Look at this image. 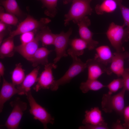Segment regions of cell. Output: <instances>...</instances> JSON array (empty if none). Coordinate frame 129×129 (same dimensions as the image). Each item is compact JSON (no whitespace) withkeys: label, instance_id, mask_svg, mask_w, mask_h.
Listing matches in <instances>:
<instances>
[{"label":"cell","instance_id":"7a4b0ae2","mask_svg":"<svg viewBox=\"0 0 129 129\" xmlns=\"http://www.w3.org/2000/svg\"><path fill=\"white\" fill-rule=\"evenodd\" d=\"M92 0H73L68 12L64 15V25H68L71 21L76 23L78 21L84 17L91 15L92 9L90 3Z\"/></svg>","mask_w":129,"mask_h":129},{"label":"cell","instance_id":"d4e9b609","mask_svg":"<svg viewBox=\"0 0 129 129\" xmlns=\"http://www.w3.org/2000/svg\"><path fill=\"white\" fill-rule=\"evenodd\" d=\"M25 71L21 63L16 64L15 68L11 73L13 84L15 86H19L22 83L25 77Z\"/></svg>","mask_w":129,"mask_h":129},{"label":"cell","instance_id":"d590c367","mask_svg":"<svg viewBox=\"0 0 129 129\" xmlns=\"http://www.w3.org/2000/svg\"><path fill=\"white\" fill-rule=\"evenodd\" d=\"M73 0H64L63 3L65 4H67L72 1Z\"/></svg>","mask_w":129,"mask_h":129},{"label":"cell","instance_id":"ffe728a7","mask_svg":"<svg viewBox=\"0 0 129 129\" xmlns=\"http://www.w3.org/2000/svg\"><path fill=\"white\" fill-rule=\"evenodd\" d=\"M0 45V59L11 57L14 56L15 52L14 38L9 37L3 41Z\"/></svg>","mask_w":129,"mask_h":129},{"label":"cell","instance_id":"4fadbf2b","mask_svg":"<svg viewBox=\"0 0 129 129\" xmlns=\"http://www.w3.org/2000/svg\"><path fill=\"white\" fill-rule=\"evenodd\" d=\"M39 40L37 36L32 41L25 44H21L16 46L15 50L25 59L30 61L39 48Z\"/></svg>","mask_w":129,"mask_h":129},{"label":"cell","instance_id":"44dd1931","mask_svg":"<svg viewBox=\"0 0 129 129\" xmlns=\"http://www.w3.org/2000/svg\"><path fill=\"white\" fill-rule=\"evenodd\" d=\"M118 5L117 0H104L101 4L96 5L95 10L97 14L101 15L113 12L116 9Z\"/></svg>","mask_w":129,"mask_h":129},{"label":"cell","instance_id":"836d02e7","mask_svg":"<svg viewBox=\"0 0 129 129\" xmlns=\"http://www.w3.org/2000/svg\"><path fill=\"white\" fill-rule=\"evenodd\" d=\"M6 24L0 21V33H5L4 32L6 30Z\"/></svg>","mask_w":129,"mask_h":129},{"label":"cell","instance_id":"e575fe53","mask_svg":"<svg viewBox=\"0 0 129 129\" xmlns=\"http://www.w3.org/2000/svg\"><path fill=\"white\" fill-rule=\"evenodd\" d=\"M5 71V66L1 61L0 62V76L3 77Z\"/></svg>","mask_w":129,"mask_h":129},{"label":"cell","instance_id":"8fae6325","mask_svg":"<svg viewBox=\"0 0 129 129\" xmlns=\"http://www.w3.org/2000/svg\"><path fill=\"white\" fill-rule=\"evenodd\" d=\"M113 54L111 65L106 68V73L108 75L113 73L119 77L121 76L124 71V61L129 57V53L127 52L124 51L116 52Z\"/></svg>","mask_w":129,"mask_h":129},{"label":"cell","instance_id":"f546056e","mask_svg":"<svg viewBox=\"0 0 129 129\" xmlns=\"http://www.w3.org/2000/svg\"><path fill=\"white\" fill-rule=\"evenodd\" d=\"M121 76L124 82L123 88L129 91V68H125Z\"/></svg>","mask_w":129,"mask_h":129},{"label":"cell","instance_id":"7402d4cb","mask_svg":"<svg viewBox=\"0 0 129 129\" xmlns=\"http://www.w3.org/2000/svg\"><path fill=\"white\" fill-rule=\"evenodd\" d=\"M36 36L43 46L53 45L55 34L53 33L49 28L46 26L40 29Z\"/></svg>","mask_w":129,"mask_h":129},{"label":"cell","instance_id":"3957f363","mask_svg":"<svg viewBox=\"0 0 129 129\" xmlns=\"http://www.w3.org/2000/svg\"><path fill=\"white\" fill-rule=\"evenodd\" d=\"M126 90L123 88L117 94L112 95L108 93L103 94L101 102L102 109L106 113L114 111L123 115L125 108L124 95Z\"/></svg>","mask_w":129,"mask_h":129},{"label":"cell","instance_id":"ac0fdd59","mask_svg":"<svg viewBox=\"0 0 129 129\" xmlns=\"http://www.w3.org/2000/svg\"><path fill=\"white\" fill-rule=\"evenodd\" d=\"M52 51L44 47L39 48L29 61L34 67L40 64L45 65L48 63V56Z\"/></svg>","mask_w":129,"mask_h":129},{"label":"cell","instance_id":"5b68a950","mask_svg":"<svg viewBox=\"0 0 129 129\" xmlns=\"http://www.w3.org/2000/svg\"><path fill=\"white\" fill-rule=\"evenodd\" d=\"M26 95L30 107L29 113L33 116V119L40 121L45 129H48L47 125L48 124H53L54 122V118L45 108L36 102L31 91Z\"/></svg>","mask_w":129,"mask_h":129},{"label":"cell","instance_id":"8992f818","mask_svg":"<svg viewBox=\"0 0 129 129\" xmlns=\"http://www.w3.org/2000/svg\"><path fill=\"white\" fill-rule=\"evenodd\" d=\"M12 110L3 126L8 129H18L24 112L27 109V104L19 97L10 103Z\"/></svg>","mask_w":129,"mask_h":129},{"label":"cell","instance_id":"9c48e42d","mask_svg":"<svg viewBox=\"0 0 129 129\" xmlns=\"http://www.w3.org/2000/svg\"><path fill=\"white\" fill-rule=\"evenodd\" d=\"M57 67V65L54 63H48L45 65L44 70L38 77L34 90L36 92L41 89L51 90L55 80L54 79L52 70Z\"/></svg>","mask_w":129,"mask_h":129},{"label":"cell","instance_id":"f1b7e54d","mask_svg":"<svg viewBox=\"0 0 129 129\" xmlns=\"http://www.w3.org/2000/svg\"><path fill=\"white\" fill-rule=\"evenodd\" d=\"M37 30L26 32L21 35L20 39L21 44H25L29 43L34 39L35 32Z\"/></svg>","mask_w":129,"mask_h":129},{"label":"cell","instance_id":"7c38bea8","mask_svg":"<svg viewBox=\"0 0 129 129\" xmlns=\"http://www.w3.org/2000/svg\"><path fill=\"white\" fill-rule=\"evenodd\" d=\"M40 68L39 66L36 67L25 76L22 83L17 87L18 94L26 95L31 91V87L37 82Z\"/></svg>","mask_w":129,"mask_h":129},{"label":"cell","instance_id":"83f0119b","mask_svg":"<svg viewBox=\"0 0 129 129\" xmlns=\"http://www.w3.org/2000/svg\"><path fill=\"white\" fill-rule=\"evenodd\" d=\"M123 86L124 82L122 78L118 77L113 80L106 86L109 90L108 93L111 95L117 92L120 89L123 88Z\"/></svg>","mask_w":129,"mask_h":129},{"label":"cell","instance_id":"484cf974","mask_svg":"<svg viewBox=\"0 0 129 129\" xmlns=\"http://www.w3.org/2000/svg\"><path fill=\"white\" fill-rule=\"evenodd\" d=\"M42 2L43 7L46 8L45 13L51 17H54L57 12V6L58 0H39Z\"/></svg>","mask_w":129,"mask_h":129},{"label":"cell","instance_id":"52a82bcc","mask_svg":"<svg viewBox=\"0 0 129 129\" xmlns=\"http://www.w3.org/2000/svg\"><path fill=\"white\" fill-rule=\"evenodd\" d=\"M51 21V20L48 18H42L38 20L29 15L19 23L15 30L10 32L9 37L14 38L26 32L40 29L46 26Z\"/></svg>","mask_w":129,"mask_h":129},{"label":"cell","instance_id":"603a6c76","mask_svg":"<svg viewBox=\"0 0 129 129\" xmlns=\"http://www.w3.org/2000/svg\"><path fill=\"white\" fill-rule=\"evenodd\" d=\"M0 4L7 13L19 17L23 15L16 0H0Z\"/></svg>","mask_w":129,"mask_h":129},{"label":"cell","instance_id":"4dcf8cb0","mask_svg":"<svg viewBox=\"0 0 129 129\" xmlns=\"http://www.w3.org/2000/svg\"><path fill=\"white\" fill-rule=\"evenodd\" d=\"M79 129H108L109 128L107 123L105 122L103 124L98 125L85 124L84 126H80Z\"/></svg>","mask_w":129,"mask_h":129},{"label":"cell","instance_id":"ba28073f","mask_svg":"<svg viewBox=\"0 0 129 129\" xmlns=\"http://www.w3.org/2000/svg\"><path fill=\"white\" fill-rule=\"evenodd\" d=\"M72 32V29L70 28L66 32L62 31L59 34H55L53 44L55 47L56 55L53 60L54 63H56L62 58L67 56L66 50Z\"/></svg>","mask_w":129,"mask_h":129},{"label":"cell","instance_id":"4316f807","mask_svg":"<svg viewBox=\"0 0 129 129\" xmlns=\"http://www.w3.org/2000/svg\"><path fill=\"white\" fill-rule=\"evenodd\" d=\"M0 21L8 25L16 26L18 22V20L15 15L1 11L0 12Z\"/></svg>","mask_w":129,"mask_h":129},{"label":"cell","instance_id":"8d00e7d4","mask_svg":"<svg viewBox=\"0 0 129 129\" xmlns=\"http://www.w3.org/2000/svg\"></svg>","mask_w":129,"mask_h":129},{"label":"cell","instance_id":"1f68e13d","mask_svg":"<svg viewBox=\"0 0 129 129\" xmlns=\"http://www.w3.org/2000/svg\"><path fill=\"white\" fill-rule=\"evenodd\" d=\"M123 115L124 116V122L123 125L126 129H129V105L125 107Z\"/></svg>","mask_w":129,"mask_h":129},{"label":"cell","instance_id":"cb8c5ba5","mask_svg":"<svg viewBox=\"0 0 129 129\" xmlns=\"http://www.w3.org/2000/svg\"><path fill=\"white\" fill-rule=\"evenodd\" d=\"M105 87L106 86L97 79H87L86 81L81 83L80 88L82 92L85 93L90 91H97Z\"/></svg>","mask_w":129,"mask_h":129},{"label":"cell","instance_id":"2e32d148","mask_svg":"<svg viewBox=\"0 0 129 129\" xmlns=\"http://www.w3.org/2000/svg\"><path fill=\"white\" fill-rule=\"evenodd\" d=\"M84 118L82 123L84 125H98L105 122L102 115V112L98 107L92 108L86 111Z\"/></svg>","mask_w":129,"mask_h":129},{"label":"cell","instance_id":"30bf717a","mask_svg":"<svg viewBox=\"0 0 129 129\" xmlns=\"http://www.w3.org/2000/svg\"><path fill=\"white\" fill-rule=\"evenodd\" d=\"M79 27V32L80 38L86 43L87 48L90 50L95 48L99 43L92 38L93 33L89 29L91 24L90 20L86 16L78 21L76 23Z\"/></svg>","mask_w":129,"mask_h":129},{"label":"cell","instance_id":"6da1fadb","mask_svg":"<svg viewBox=\"0 0 129 129\" xmlns=\"http://www.w3.org/2000/svg\"><path fill=\"white\" fill-rule=\"evenodd\" d=\"M125 26L124 23L119 25L112 22L110 24L106 32L108 40L117 52L124 51L123 44L129 41V32L124 28Z\"/></svg>","mask_w":129,"mask_h":129},{"label":"cell","instance_id":"5bb4252c","mask_svg":"<svg viewBox=\"0 0 129 129\" xmlns=\"http://www.w3.org/2000/svg\"><path fill=\"white\" fill-rule=\"evenodd\" d=\"M0 92V112H2L5 103L14 95L18 93V90L12 83L7 81L4 77Z\"/></svg>","mask_w":129,"mask_h":129},{"label":"cell","instance_id":"d6a6232c","mask_svg":"<svg viewBox=\"0 0 129 129\" xmlns=\"http://www.w3.org/2000/svg\"><path fill=\"white\" fill-rule=\"evenodd\" d=\"M111 128L114 129H126L123 124H121L120 121L118 120L112 126Z\"/></svg>","mask_w":129,"mask_h":129},{"label":"cell","instance_id":"e0dca14e","mask_svg":"<svg viewBox=\"0 0 129 129\" xmlns=\"http://www.w3.org/2000/svg\"><path fill=\"white\" fill-rule=\"evenodd\" d=\"M95 50L94 58L96 61L105 66L111 63L114 54L108 46L102 45L96 48Z\"/></svg>","mask_w":129,"mask_h":129},{"label":"cell","instance_id":"d6986e66","mask_svg":"<svg viewBox=\"0 0 129 129\" xmlns=\"http://www.w3.org/2000/svg\"><path fill=\"white\" fill-rule=\"evenodd\" d=\"M69 44L70 48L67 50L68 55L71 54L77 57L80 56L83 54L84 50L87 48L86 43L81 38L70 40Z\"/></svg>","mask_w":129,"mask_h":129},{"label":"cell","instance_id":"9a60e30c","mask_svg":"<svg viewBox=\"0 0 129 129\" xmlns=\"http://www.w3.org/2000/svg\"><path fill=\"white\" fill-rule=\"evenodd\" d=\"M86 63L88 69L87 79L97 80L103 73L106 72V68L105 66L94 58L88 59Z\"/></svg>","mask_w":129,"mask_h":129},{"label":"cell","instance_id":"277c9868","mask_svg":"<svg viewBox=\"0 0 129 129\" xmlns=\"http://www.w3.org/2000/svg\"><path fill=\"white\" fill-rule=\"evenodd\" d=\"M72 59V63L64 75L59 79L55 80L51 90L57 91L60 85L70 82L74 77L84 71L86 68V63L83 62L77 56L70 54H69Z\"/></svg>","mask_w":129,"mask_h":129}]
</instances>
